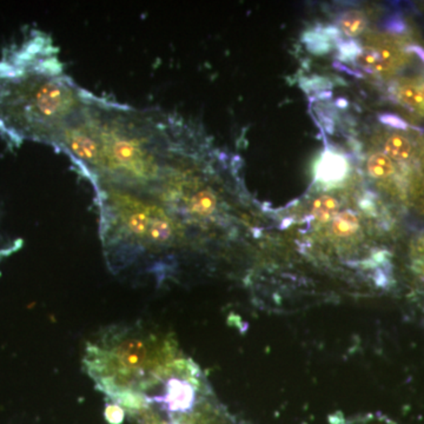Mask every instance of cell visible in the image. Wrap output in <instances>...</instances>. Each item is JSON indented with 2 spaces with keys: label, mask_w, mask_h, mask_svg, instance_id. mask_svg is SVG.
Returning a JSON list of instances; mask_svg holds the SVG:
<instances>
[{
  "label": "cell",
  "mask_w": 424,
  "mask_h": 424,
  "mask_svg": "<svg viewBox=\"0 0 424 424\" xmlns=\"http://www.w3.org/2000/svg\"><path fill=\"white\" fill-rule=\"evenodd\" d=\"M91 186L108 270L124 277L151 278L158 286L172 279L184 225L144 190Z\"/></svg>",
  "instance_id": "cell-2"
},
{
  "label": "cell",
  "mask_w": 424,
  "mask_h": 424,
  "mask_svg": "<svg viewBox=\"0 0 424 424\" xmlns=\"http://www.w3.org/2000/svg\"><path fill=\"white\" fill-rule=\"evenodd\" d=\"M164 420L169 424H231L212 400L210 389L197 402L191 411Z\"/></svg>",
  "instance_id": "cell-4"
},
{
  "label": "cell",
  "mask_w": 424,
  "mask_h": 424,
  "mask_svg": "<svg viewBox=\"0 0 424 424\" xmlns=\"http://www.w3.org/2000/svg\"><path fill=\"white\" fill-rule=\"evenodd\" d=\"M186 359L172 336L136 322L101 329L89 339L83 366L108 402L133 415Z\"/></svg>",
  "instance_id": "cell-3"
},
{
  "label": "cell",
  "mask_w": 424,
  "mask_h": 424,
  "mask_svg": "<svg viewBox=\"0 0 424 424\" xmlns=\"http://www.w3.org/2000/svg\"><path fill=\"white\" fill-rule=\"evenodd\" d=\"M347 172L348 163L345 158L332 151L324 152L316 169L317 177L324 183L342 181Z\"/></svg>",
  "instance_id": "cell-5"
},
{
  "label": "cell",
  "mask_w": 424,
  "mask_h": 424,
  "mask_svg": "<svg viewBox=\"0 0 424 424\" xmlns=\"http://www.w3.org/2000/svg\"><path fill=\"white\" fill-rule=\"evenodd\" d=\"M132 417L135 418L137 424H169L151 407L139 410L137 413L133 414Z\"/></svg>",
  "instance_id": "cell-13"
},
{
  "label": "cell",
  "mask_w": 424,
  "mask_h": 424,
  "mask_svg": "<svg viewBox=\"0 0 424 424\" xmlns=\"http://www.w3.org/2000/svg\"><path fill=\"white\" fill-rule=\"evenodd\" d=\"M123 408H120V405H113L110 402V405L106 407L105 415L108 417V422L112 424H118L123 421L124 415H125Z\"/></svg>",
  "instance_id": "cell-15"
},
{
  "label": "cell",
  "mask_w": 424,
  "mask_h": 424,
  "mask_svg": "<svg viewBox=\"0 0 424 424\" xmlns=\"http://www.w3.org/2000/svg\"><path fill=\"white\" fill-rule=\"evenodd\" d=\"M20 247H22V240L8 238L0 228V264L3 263L4 259L10 257L12 254H15L17 250H19Z\"/></svg>",
  "instance_id": "cell-14"
},
{
  "label": "cell",
  "mask_w": 424,
  "mask_h": 424,
  "mask_svg": "<svg viewBox=\"0 0 424 424\" xmlns=\"http://www.w3.org/2000/svg\"><path fill=\"white\" fill-rule=\"evenodd\" d=\"M359 230V220L355 212H341L332 220V232L337 237L347 238L357 234Z\"/></svg>",
  "instance_id": "cell-6"
},
{
  "label": "cell",
  "mask_w": 424,
  "mask_h": 424,
  "mask_svg": "<svg viewBox=\"0 0 424 424\" xmlns=\"http://www.w3.org/2000/svg\"><path fill=\"white\" fill-rule=\"evenodd\" d=\"M386 156L390 159L405 162L413 156V145L408 138L401 135H393L386 140Z\"/></svg>",
  "instance_id": "cell-8"
},
{
  "label": "cell",
  "mask_w": 424,
  "mask_h": 424,
  "mask_svg": "<svg viewBox=\"0 0 424 424\" xmlns=\"http://www.w3.org/2000/svg\"><path fill=\"white\" fill-rule=\"evenodd\" d=\"M332 424H398L395 421L381 413L366 414L352 417L350 420L332 421Z\"/></svg>",
  "instance_id": "cell-12"
},
{
  "label": "cell",
  "mask_w": 424,
  "mask_h": 424,
  "mask_svg": "<svg viewBox=\"0 0 424 424\" xmlns=\"http://www.w3.org/2000/svg\"><path fill=\"white\" fill-rule=\"evenodd\" d=\"M411 274L414 282V288H411L413 295L424 313V247H421L418 254L413 259Z\"/></svg>",
  "instance_id": "cell-7"
},
{
  "label": "cell",
  "mask_w": 424,
  "mask_h": 424,
  "mask_svg": "<svg viewBox=\"0 0 424 424\" xmlns=\"http://www.w3.org/2000/svg\"><path fill=\"white\" fill-rule=\"evenodd\" d=\"M366 25V17L359 11L347 12L339 19V28L349 37H356L362 33Z\"/></svg>",
  "instance_id": "cell-10"
},
{
  "label": "cell",
  "mask_w": 424,
  "mask_h": 424,
  "mask_svg": "<svg viewBox=\"0 0 424 424\" xmlns=\"http://www.w3.org/2000/svg\"><path fill=\"white\" fill-rule=\"evenodd\" d=\"M339 203L332 196H322L313 202L311 215L320 223L334 220L339 213Z\"/></svg>",
  "instance_id": "cell-9"
},
{
  "label": "cell",
  "mask_w": 424,
  "mask_h": 424,
  "mask_svg": "<svg viewBox=\"0 0 424 424\" xmlns=\"http://www.w3.org/2000/svg\"><path fill=\"white\" fill-rule=\"evenodd\" d=\"M417 90H418V99H420V106H418V108H424V83L423 84L418 85Z\"/></svg>",
  "instance_id": "cell-16"
},
{
  "label": "cell",
  "mask_w": 424,
  "mask_h": 424,
  "mask_svg": "<svg viewBox=\"0 0 424 424\" xmlns=\"http://www.w3.org/2000/svg\"><path fill=\"white\" fill-rule=\"evenodd\" d=\"M393 161L384 154H375L368 161V172L371 177L386 178L393 174Z\"/></svg>",
  "instance_id": "cell-11"
},
{
  "label": "cell",
  "mask_w": 424,
  "mask_h": 424,
  "mask_svg": "<svg viewBox=\"0 0 424 424\" xmlns=\"http://www.w3.org/2000/svg\"><path fill=\"white\" fill-rule=\"evenodd\" d=\"M92 93L66 74L58 47L30 30L0 56V136L13 147H56Z\"/></svg>",
  "instance_id": "cell-1"
}]
</instances>
